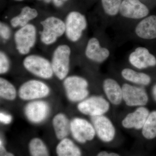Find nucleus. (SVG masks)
<instances>
[{"instance_id": "obj_1", "label": "nucleus", "mask_w": 156, "mask_h": 156, "mask_svg": "<svg viewBox=\"0 0 156 156\" xmlns=\"http://www.w3.org/2000/svg\"><path fill=\"white\" fill-rule=\"evenodd\" d=\"M63 86L66 97L71 102L79 103L89 97V82L83 77L69 76L63 80Z\"/></svg>"}, {"instance_id": "obj_2", "label": "nucleus", "mask_w": 156, "mask_h": 156, "mask_svg": "<svg viewBox=\"0 0 156 156\" xmlns=\"http://www.w3.org/2000/svg\"><path fill=\"white\" fill-rule=\"evenodd\" d=\"M111 104L102 95L89 96L79 102L77 105L78 111L82 114L91 117L106 115L109 112Z\"/></svg>"}, {"instance_id": "obj_3", "label": "nucleus", "mask_w": 156, "mask_h": 156, "mask_svg": "<svg viewBox=\"0 0 156 156\" xmlns=\"http://www.w3.org/2000/svg\"><path fill=\"white\" fill-rule=\"evenodd\" d=\"M23 64L27 71L41 79L49 80L54 75L51 62L40 55L31 54L27 56Z\"/></svg>"}, {"instance_id": "obj_4", "label": "nucleus", "mask_w": 156, "mask_h": 156, "mask_svg": "<svg viewBox=\"0 0 156 156\" xmlns=\"http://www.w3.org/2000/svg\"><path fill=\"white\" fill-rule=\"evenodd\" d=\"M42 30L40 32L41 40L46 45L53 44L65 34V23L60 18L50 17L41 22Z\"/></svg>"}, {"instance_id": "obj_5", "label": "nucleus", "mask_w": 156, "mask_h": 156, "mask_svg": "<svg viewBox=\"0 0 156 156\" xmlns=\"http://www.w3.org/2000/svg\"><path fill=\"white\" fill-rule=\"evenodd\" d=\"M71 50L68 45L61 44L53 52L51 63L54 75L58 80H63L69 73L70 57Z\"/></svg>"}, {"instance_id": "obj_6", "label": "nucleus", "mask_w": 156, "mask_h": 156, "mask_svg": "<svg viewBox=\"0 0 156 156\" xmlns=\"http://www.w3.org/2000/svg\"><path fill=\"white\" fill-rule=\"evenodd\" d=\"M50 91V87L44 82L38 80H30L20 86L17 93L22 100L32 101L48 97Z\"/></svg>"}, {"instance_id": "obj_7", "label": "nucleus", "mask_w": 156, "mask_h": 156, "mask_svg": "<svg viewBox=\"0 0 156 156\" xmlns=\"http://www.w3.org/2000/svg\"><path fill=\"white\" fill-rule=\"evenodd\" d=\"M37 29L33 24L28 23L20 27L14 35V43L18 53L27 55L36 43Z\"/></svg>"}, {"instance_id": "obj_8", "label": "nucleus", "mask_w": 156, "mask_h": 156, "mask_svg": "<svg viewBox=\"0 0 156 156\" xmlns=\"http://www.w3.org/2000/svg\"><path fill=\"white\" fill-rule=\"evenodd\" d=\"M123 102L128 107L145 106L149 102V96L144 87L129 83L122 85Z\"/></svg>"}, {"instance_id": "obj_9", "label": "nucleus", "mask_w": 156, "mask_h": 156, "mask_svg": "<svg viewBox=\"0 0 156 156\" xmlns=\"http://www.w3.org/2000/svg\"><path fill=\"white\" fill-rule=\"evenodd\" d=\"M65 23L66 35L72 42H77L81 38L88 25L86 17L78 11L69 13Z\"/></svg>"}, {"instance_id": "obj_10", "label": "nucleus", "mask_w": 156, "mask_h": 156, "mask_svg": "<svg viewBox=\"0 0 156 156\" xmlns=\"http://www.w3.org/2000/svg\"><path fill=\"white\" fill-rule=\"evenodd\" d=\"M70 133L74 139L80 144L92 141L96 136L91 121L81 117H75L71 120Z\"/></svg>"}, {"instance_id": "obj_11", "label": "nucleus", "mask_w": 156, "mask_h": 156, "mask_svg": "<svg viewBox=\"0 0 156 156\" xmlns=\"http://www.w3.org/2000/svg\"><path fill=\"white\" fill-rule=\"evenodd\" d=\"M90 121L95 128L96 136L101 141L109 143L113 141L117 130L112 120L106 115L91 117Z\"/></svg>"}, {"instance_id": "obj_12", "label": "nucleus", "mask_w": 156, "mask_h": 156, "mask_svg": "<svg viewBox=\"0 0 156 156\" xmlns=\"http://www.w3.org/2000/svg\"><path fill=\"white\" fill-rule=\"evenodd\" d=\"M50 105L41 100L32 101L24 108V113L27 119L34 124H41L46 120L50 114Z\"/></svg>"}, {"instance_id": "obj_13", "label": "nucleus", "mask_w": 156, "mask_h": 156, "mask_svg": "<svg viewBox=\"0 0 156 156\" xmlns=\"http://www.w3.org/2000/svg\"><path fill=\"white\" fill-rule=\"evenodd\" d=\"M150 113L149 109L146 106L136 108L123 118L121 125L127 130L141 131Z\"/></svg>"}, {"instance_id": "obj_14", "label": "nucleus", "mask_w": 156, "mask_h": 156, "mask_svg": "<svg viewBox=\"0 0 156 156\" xmlns=\"http://www.w3.org/2000/svg\"><path fill=\"white\" fill-rule=\"evenodd\" d=\"M128 61L136 69L142 70L156 66V58L147 48L139 47L135 48L128 57Z\"/></svg>"}, {"instance_id": "obj_15", "label": "nucleus", "mask_w": 156, "mask_h": 156, "mask_svg": "<svg viewBox=\"0 0 156 156\" xmlns=\"http://www.w3.org/2000/svg\"><path fill=\"white\" fill-rule=\"evenodd\" d=\"M149 12L147 7L139 0H123L119 11L123 17L133 20L143 19Z\"/></svg>"}, {"instance_id": "obj_16", "label": "nucleus", "mask_w": 156, "mask_h": 156, "mask_svg": "<svg viewBox=\"0 0 156 156\" xmlns=\"http://www.w3.org/2000/svg\"><path fill=\"white\" fill-rule=\"evenodd\" d=\"M85 54L87 58L91 61L101 63L107 60L110 56V52L107 48L101 45L97 38L93 37L87 42Z\"/></svg>"}, {"instance_id": "obj_17", "label": "nucleus", "mask_w": 156, "mask_h": 156, "mask_svg": "<svg viewBox=\"0 0 156 156\" xmlns=\"http://www.w3.org/2000/svg\"><path fill=\"white\" fill-rule=\"evenodd\" d=\"M102 87L105 97L111 104L121 105L123 102L122 87L116 80L107 78L102 82Z\"/></svg>"}, {"instance_id": "obj_18", "label": "nucleus", "mask_w": 156, "mask_h": 156, "mask_svg": "<svg viewBox=\"0 0 156 156\" xmlns=\"http://www.w3.org/2000/svg\"><path fill=\"white\" fill-rule=\"evenodd\" d=\"M136 36L143 40L156 38V16L151 15L143 18L134 29Z\"/></svg>"}, {"instance_id": "obj_19", "label": "nucleus", "mask_w": 156, "mask_h": 156, "mask_svg": "<svg viewBox=\"0 0 156 156\" xmlns=\"http://www.w3.org/2000/svg\"><path fill=\"white\" fill-rule=\"evenodd\" d=\"M121 74L123 79L129 83L136 86L146 87L151 82V78L147 74L137 71L130 68L123 69L121 71Z\"/></svg>"}, {"instance_id": "obj_20", "label": "nucleus", "mask_w": 156, "mask_h": 156, "mask_svg": "<svg viewBox=\"0 0 156 156\" xmlns=\"http://www.w3.org/2000/svg\"><path fill=\"white\" fill-rule=\"evenodd\" d=\"M52 126L56 137L58 140L66 138L70 133V121L63 113H58L53 117Z\"/></svg>"}, {"instance_id": "obj_21", "label": "nucleus", "mask_w": 156, "mask_h": 156, "mask_svg": "<svg viewBox=\"0 0 156 156\" xmlns=\"http://www.w3.org/2000/svg\"><path fill=\"white\" fill-rule=\"evenodd\" d=\"M38 12L36 9H32L28 6L23 8L19 15L11 19V24L14 28L23 27L28 24L31 20L36 18Z\"/></svg>"}, {"instance_id": "obj_22", "label": "nucleus", "mask_w": 156, "mask_h": 156, "mask_svg": "<svg viewBox=\"0 0 156 156\" xmlns=\"http://www.w3.org/2000/svg\"><path fill=\"white\" fill-rule=\"evenodd\" d=\"M57 156H82L80 149L69 138L60 140L56 146Z\"/></svg>"}, {"instance_id": "obj_23", "label": "nucleus", "mask_w": 156, "mask_h": 156, "mask_svg": "<svg viewBox=\"0 0 156 156\" xmlns=\"http://www.w3.org/2000/svg\"><path fill=\"white\" fill-rule=\"evenodd\" d=\"M144 138L148 140L156 137V110L150 112L141 131Z\"/></svg>"}, {"instance_id": "obj_24", "label": "nucleus", "mask_w": 156, "mask_h": 156, "mask_svg": "<svg viewBox=\"0 0 156 156\" xmlns=\"http://www.w3.org/2000/svg\"><path fill=\"white\" fill-rule=\"evenodd\" d=\"M17 93L16 88L12 83L7 79L0 78V96L1 98L9 101L16 99Z\"/></svg>"}, {"instance_id": "obj_25", "label": "nucleus", "mask_w": 156, "mask_h": 156, "mask_svg": "<svg viewBox=\"0 0 156 156\" xmlns=\"http://www.w3.org/2000/svg\"><path fill=\"white\" fill-rule=\"evenodd\" d=\"M29 149L31 156H50L46 144L38 137L31 140L29 144Z\"/></svg>"}, {"instance_id": "obj_26", "label": "nucleus", "mask_w": 156, "mask_h": 156, "mask_svg": "<svg viewBox=\"0 0 156 156\" xmlns=\"http://www.w3.org/2000/svg\"><path fill=\"white\" fill-rule=\"evenodd\" d=\"M123 0H101L104 11L109 16H115L120 11Z\"/></svg>"}, {"instance_id": "obj_27", "label": "nucleus", "mask_w": 156, "mask_h": 156, "mask_svg": "<svg viewBox=\"0 0 156 156\" xmlns=\"http://www.w3.org/2000/svg\"><path fill=\"white\" fill-rule=\"evenodd\" d=\"M10 68V61L8 55L5 52H0V74L4 75L9 71Z\"/></svg>"}, {"instance_id": "obj_28", "label": "nucleus", "mask_w": 156, "mask_h": 156, "mask_svg": "<svg viewBox=\"0 0 156 156\" xmlns=\"http://www.w3.org/2000/svg\"><path fill=\"white\" fill-rule=\"evenodd\" d=\"M11 28L5 23H0V36L4 41H8L11 37Z\"/></svg>"}, {"instance_id": "obj_29", "label": "nucleus", "mask_w": 156, "mask_h": 156, "mask_svg": "<svg viewBox=\"0 0 156 156\" xmlns=\"http://www.w3.org/2000/svg\"><path fill=\"white\" fill-rule=\"evenodd\" d=\"M0 121L1 122L5 125H8L12 121V117L11 115L1 112L0 113Z\"/></svg>"}, {"instance_id": "obj_30", "label": "nucleus", "mask_w": 156, "mask_h": 156, "mask_svg": "<svg viewBox=\"0 0 156 156\" xmlns=\"http://www.w3.org/2000/svg\"><path fill=\"white\" fill-rule=\"evenodd\" d=\"M0 156H14L13 154L6 151L2 139L0 140Z\"/></svg>"}, {"instance_id": "obj_31", "label": "nucleus", "mask_w": 156, "mask_h": 156, "mask_svg": "<svg viewBox=\"0 0 156 156\" xmlns=\"http://www.w3.org/2000/svg\"><path fill=\"white\" fill-rule=\"evenodd\" d=\"M96 156H121L119 154L115 152H108L107 151H102L99 152Z\"/></svg>"}, {"instance_id": "obj_32", "label": "nucleus", "mask_w": 156, "mask_h": 156, "mask_svg": "<svg viewBox=\"0 0 156 156\" xmlns=\"http://www.w3.org/2000/svg\"><path fill=\"white\" fill-rule=\"evenodd\" d=\"M67 0H53L54 5L57 7H60L64 4L65 2Z\"/></svg>"}, {"instance_id": "obj_33", "label": "nucleus", "mask_w": 156, "mask_h": 156, "mask_svg": "<svg viewBox=\"0 0 156 156\" xmlns=\"http://www.w3.org/2000/svg\"><path fill=\"white\" fill-rule=\"evenodd\" d=\"M151 93L153 98L156 102V84L152 88Z\"/></svg>"}, {"instance_id": "obj_34", "label": "nucleus", "mask_w": 156, "mask_h": 156, "mask_svg": "<svg viewBox=\"0 0 156 156\" xmlns=\"http://www.w3.org/2000/svg\"><path fill=\"white\" fill-rule=\"evenodd\" d=\"M52 1H53V0H44L45 2L47 3H50Z\"/></svg>"}, {"instance_id": "obj_35", "label": "nucleus", "mask_w": 156, "mask_h": 156, "mask_svg": "<svg viewBox=\"0 0 156 156\" xmlns=\"http://www.w3.org/2000/svg\"><path fill=\"white\" fill-rule=\"evenodd\" d=\"M16 1H18V2H21V1H23V0H15Z\"/></svg>"}]
</instances>
